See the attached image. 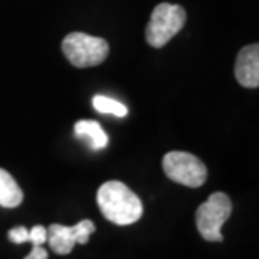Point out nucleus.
Instances as JSON below:
<instances>
[{"instance_id":"nucleus-1","label":"nucleus","mask_w":259,"mask_h":259,"mask_svg":"<svg viewBox=\"0 0 259 259\" xmlns=\"http://www.w3.org/2000/svg\"><path fill=\"white\" fill-rule=\"evenodd\" d=\"M98 205L108 221L118 226L137 222L143 214V205L138 195L123 182L111 180L98 190Z\"/></svg>"},{"instance_id":"nucleus-2","label":"nucleus","mask_w":259,"mask_h":259,"mask_svg":"<svg viewBox=\"0 0 259 259\" xmlns=\"http://www.w3.org/2000/svg\"><path fill=\"white\" fill-rule=\"evenodd\" d=\"M187 20L185 9L175 4H158L145 30V39L152 48H163L174 35H177Z\"/></svg>"},{"instance_id":"nucleus-3","label":"nucleus","mask_w":259,"mask_h":259,"mask_svg":"<svg viewBox=\"0 0 259 259\" xmlns=\"http://www.w3.org/2000/svg\"><path fill=\"white\" fill-rule=\"evenodd\" d=\"M63 53L74 67H95L105 63L110 46L103 37L71 32L63 39Z\"/></svg>"},{"instance_id":"nucleus-4","label":"nucleus","mask_w":259,"mask_h":259,"mask_svg":"<svg viewBox=\"0 0 259 259\" xmlns=\"http://www.w3.org/2000/svg\"><path fill=\"white\" fill-rule=\"evenodd\" d=\"M232 202L229 195L224 192H215L199 205L195 212V226L199 234L209 242H221L222 237L221 227L231 217Z\"/></svg>"},{"instance_id":"nucleus-5","label":"nucleus","mask_w":259,"mask_h":259,"mask_svg":"<svg viewBox=\"0 0 259 259\" xmlns=\"http://www.w3.org/2000/svg\"><path fill=\"white\" fill-rule=\"evenodd\" d=\"M163 172L165 175L180 185L197 189L205 184L207 167L200 158L189 152H168L163 157Z\"/></svg>"},{"instance_id":"nucleus-6","label":"nucleus","mask_w":259,"mask_h":259,"mask_svg":"<svg viewBox=\"0 0 259 259\" xmlns=\"http://www.w3.org/2000/svg\"><path fill=\"white\" fill-rule=\"evenodd\" d=\"M95 232V222L84 219L76 226H61L53 224L48 229V242L51 251L56 254H69L76 244H86L90 236Z\"/></svg>"},{"instance_id":"nucleus-7","label":"nucleus","mask_w":259,"mask_h":259,"mask_svg":"<svg viewBox=\"0 0 259 259\" xmlns=\"http://www.w3.org/2000/svg\"><path fill=\"white\" fill-rule=\"evenodd\" d=\"M236 79L241 86L254 88L259 86V46L251 44L241 49V53L236 58L234 66Z\"/></svg>"},{"instance_id":"nucleus-8","label":"nucleus","mask_w":259,"mask_h":259,"mask_svg":"<svg viewBox=\"0 0 259 259\" xmlns=\"http://www.w3.org/2000/svg\"><path fill=\"white\" fill-rule=\"evenodd\" d=\"M74 133L77 138L86 140V142L90 143V147L95 150L106 148V145H108V135L105 133V130L101 128V125L98 121H93V120L76 121Z\"/></svg>"},{"instance_id":"nucleus-9","label":"nucleus","mask_w":259,"mask_h":259,"mask_svg":"<svg viewBox=\"0 0 259 259\" xmlns=\"http://www.w3.org/2000/svg\"><path fill=\"white\" fill-rule=\"evenodd\" d=\"M24 199V194L20 190L19 184L7 170L0 168V205L12 209V207L20 205Z\"/></svg>"},{"instance_id":"nucleus-10","label":"nucleus","mask_w":259,"mask_h":259,"mask_svg":"<svg viewBox=\"0 0 259 259\" xmlns=\"http://www.w3.org/2000/svg\"><path fill=\"white\" fill-rule=\"evenodd\" d=\"M93 106H95L96 111L105 113V115H115L120 118L128 115V108L123 103L113 100V98H108L105 95H96L93 98Z\"/></svg>"},{"instance_id":"nucleus-11","label":"nucleus","mask_w":259,"mask_h":259,"mask_svg":"<svg viewBox=\"0 0 259 259\" xmlns=\"http://www.w3.org/2000/svg\"><path fill=\"white\" fill-rule=\"evenodd\" d=\"M48 241V229L44 226H34L29 231V242L32 246H42Z\"/></svg>"},{"instance_id":"nucleus-12","label":"nucleus","mask_w":259,"mask_h":259,"mask_svg":"<svg viewBox=\"0 0 259 259\" xmlns=\"http://www.w3.org/2000/svg\"><path fill=\"white\" fill-rule=\"evenodd\" d=\"M7 236L14 244H24V242H29V229L24 226H17V227H14V229H10Z\"/></svg>"},{"instance_id":"nucleus-13","label":"nucleus","mask_w":259,"mask_h":259,"mask_svg":"<svg viewBox=\"0 0 259 259\" xmlns=\"http://www.w3.org/2000/svg\"><path fill=\"white\" fill-rule=\"evenodd\" d=\"M24 259H48V251L42 246H32V251Z\"/></svg>"}]
</instances>
